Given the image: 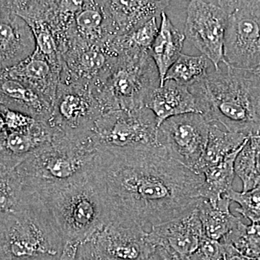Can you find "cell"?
<instances>
[{
	"mask_svg": "<svg viewBox=\"0 0 260 260\" xmlns=\"http://www.w3.org/2000/svg\"><path fill=\"white\" fill-rule=\"evenodd\" d=\"M107 222L147 228L197 207L204 178L173 160L159 145L137 150H99Z\"/></svg>",
	"mask_w": 260,
	"mask_h": 260,
	"instance_id": "obj_1",
	"label": "cell"
},
{
	"mask_svg": "<svg viewBox=\"0 0 260 260\" xmlns=\"http://www.w3.org/2000/svg\"><path fill=\"white\" fill-rule=\"evenodd\" d=\"M200 114L232 133L260 135V81L252 70L225 65L189 87Z\"/></svg>",
	"mask_w": 260,
	"mask_h": 260,
	"instance_id": "obj_2",
	"label": "cell"
},
{
	"mask_svg": "<svg viewBox=\"0 0 260 260\" xmlns=\"http://www.w3.org/2000/svg\"><path fill=\"white\" fill-rule=\"evenodd\" d=\"M37 194L49 208L65 244H80L107 223L105 188L96 160L88 172Z\"/></svg>",
	"mask_w": 260,
	"mask_h": 260,
	"instance_id": "obj_3",
	"label": "cell"
},
{
	"mask_svg": "<svg viewBox=\"0 0 260 260\" xmlns=\"http://www.w3.org/2000/svg\"><path fill=\"white\" fill-rule=\"evenodd\" d=\"M98 153L99 146L91 130L58 133L17 169L26 189L39 193L90 171Z\"/></svg>",
	"mask_w": 260,
	"mask_h": 260,
	"instance_id": "obj_4",
	"label": "cell"
},
{
	"mask_svg": "<svg viewBox=\"0 0 260 260\" xmlns=\"http://www.w3.org/2000/svg\"><path fill=\"white\" fill-rule=\"evenodd\" d=\"M64 246L55 220L37 192L0 218V260H59Z\"/></svg>",
	"mask_w": 260,
	"mask_h": 260,
	"instance_id": "obj_5",
	"label": "cell"
},
{
	"mask_svg": "<svg viewBox=\"0 0 260 260\" xmlns=\"http://www.w3.org/2000/svg\"><path fill=\"white\" fill-rule=\"evenodd\" d=\"M160 85L156 66L149 51H129L114 58L107 76L104 105L107 112L145 108Z\"/></svg>",
	"mask_w": 260,
	"mask_h": 260,
	"instance_id": "obj_6",
	"label": "cell"
},
{
	"mask_svg": "<svg viewBox=\"0 0 260 260\" xmlns=\"http://www.w3.org/2000/svg\"><path fill=\"white\" fill-rule=\"evenodd\" d=\"M158 121L146 108L107 112L94 121L91 131L99 150H137L158 145Z\"/></svg>",
	"mask_w": 260,
	"mask_h": 260,
	"instance_id": "obj_7",
	"label": "cell"
},
{
	"mask_svg": "<svg viewBox=\"0 0 260 260\" xmlns=\"http://www.w3.org/2000/svg\"><path fill=\"white\" fill-rule=\"evenodd\" d=\"M234 1L194 0L186 10L184 36L202 55L211 61L215 70L226 64L224 57V39L228 19L234 10Z\"/></svg>",
	"mask_w": 260,
	"mask_h": 260,
	"instance_id": "obj_8",
	"label": "cell"
},
{
	"mask_svg": "<svg viewBox=\"0 0 260 260\" xmlns=\"http://www.w3.org/2000/svg\"><path fill=\"white\" fill-rule=\"evenodd\" d=\"M224 57L225 65L238 69L260 67V1H234L225 29Z\"/></svg>",
	"mask_w": 260,
	"mask_h": 260,
	"instance_id": "obj_9",
	"label": "cell"
},
{
	"mask_svg": "<svg viewBox=\"0 0 260 260\" xmlns=\"http://www.w3.org/2000/svg\"><path fill=\"white\" fill-rule=\"evenodd\" d=\"M210 125L200 114L173 116L158 126L157 143L173 160L194 172L206 148Z\"/></svg>",
	"mask_w": 260,
	"mask_h": 260,
	"instance_id": "obj_10",
	"label": "cell"
},
{
	"mask_svg": "<svg viewBox=\"0 0 260 260\" xmlns=\"http://www.w3.org/2000/svg\"><path fill=\"white\" fill-rule=\"evenodd\" d=\"M147 232L107 222L91 239L107 260H145L152 247L147 241Z\"/></svg>",
	"mask_w": 260,
	"mask_h": 260,
	"instance_id": "obj_11",
	"label": "cell"
},
{
	"mask_svg": "<svg viewBox=\"0 0 260 260\" xmlns=\"http://www.w3.org/2000/svg\"><path fill=\"white\" fill-rule=\"evenodd\" d=\"M36 40L30 25L0 1V72L14 68L34 54Z\"/></svg>",
	"mask_w": 260,
	"mask_h": 260,
	"instance_id": "obj_12",
	"label": "cell"
},
{
	"mask_svg": "<svg viewBox=\"0 0 260 260\" xmlns=\"http://www.w3.org/2000/svg\"><path fill=\"white\" fill-rule=\"evenodd\" d=\"M205 237L197 207L177 218L154 225L146 234L149 244L169 246L184 259L198 249Z\"/></svg>",
	"mask_w": 260,
	"mask_h": 260,
	"instance_id": "obj_13",
	"label": "cell"
},
{
	"mask_svg": "<svg viewBox=\"0 0 260 260\" xmlns=\"http://www.w3.org/2000/svg\"><path fill=\"white\" fill-rule=\"evenodd\" d=\"M169 1L104 2L107 29L112 37L134 31L153 18L160 17Z\"/></svg>",
	"mask_w": 260,
	"mask_h": 260,
	"instance_id": "obj_14",
	"label": "cell"
},
{
	"mask_svg": "<svg viewBox=\"0 0 260 260\" xmlns=\"http://www.w3.org/2000/svg\"><path fill=\"white\" fill-rule=\"evenodd\" d=\"M145 108L153 113L158 126L173 116L200 114L196 100L189 87L173 80H166L162 85L154 90L147 99Z\"/></svg>",
	"mask_w": 260,
	"mask_h": 260,
	"instance_id": "obj_15",
	"label": "cell"
},
{
	"mask_svg": "<svg viewBox=\"0 0 260 260\" xmlns=\"http://www.w3.org/2000/svg\"><path fill=\"white\" fill-rule=\"evenodd\" d=\"M0 105L47 122L44 99L27 84L10 77L6 70L0 72Z\"/></svg>",
	"mask_w": 260,
	"mask_h": 260,
	"instance_id": "obj_16",
	"label": "cell"
},
{
	"mask_svg": "<svg viewBox=\"0 0 260 260\" xmlns=\"http://www.w3.org/2000/svg\"><path fill=\"white\" fill-rule=\"evenodd\" d=\"M186 38L174 26L165 13L160 15V25L158 34L149 50L160 77V85L164 84L168 70L181 54Z\"/></svg>",
	"mask_w": 260,
	"mask_h": 260,
	"instance_id": "obj_17",
	"label": "cell"
},
{
	"mask_svg": "<svg viewBox=\"0 0 260 260\" xmlns=\"http://www.w3.org/2000/svg\"><path fill=\"white\" fill-rule=\"evenodd\" d=\"M231 203L225 196L215 205L206 200H200L197 209L205 237L220 242L241 221L231 212Z\"/></svg>",
	"mask_w": 260,
	"mask_h": 260,
	"instance_id": "obj_18",
	"label": "cell"
},
{
	"mask_svg": "<svg viewBox=\"0 0 260 260\" xmlns=\"http://www.w3.org/2000/svg\"><path fill=\"white\" fill-rule=\"evenodd\" d=\"M248 138L239 133L224 131L216 124H210L206 148L194 172L202 175L205 169L223 161L229 155L240 150Z\"/></svg>",
	"mask_w": 260,
	"mask_h": 260,
	"instance_id": "obj_19",
	"label": "cell"
},
{
	"mask_svg": "<svg viewBox=\"0 0 260 260\" xmlns=\"http://www.w3.org/2000/svg\"><path fill=\"white\" fill-rule=\"evenodd\" d=\"M240 150L202 173L204 180L199 191L200 199L206 200L215 205L232 189L233 181L236 175L234 164Z\"/></svg>",
	"mask_w": 260,
	"mask_h": 260,
	"instance_id": "obj_20",
	"label": "cell"
},
{
	"mask_svg": "<svg viewBox=\"0 0 260 260\" xmlns=\"http://www.w3.org/2000/svg\"><path fill=\"white\" fill-rule=\"evenodd\" d=\"M17 167L0 157V218L18 210L30 193Z\"/></svg>",
	"mask_w": 260,
	"mask_h": 260,
	"instance_id": "obj_21",
	"label": "cell"
},
{
	"mask_svg": "<svg viewBox=\"0 0 260 260\" xmlns=\"http://www.w3.org/2000/svg\"><path fill=\"white\" fill-rule=\"evenodd\" d=\"M234 171L242 181V191L260 187V135L248 138L236 158Z\"/></svg>",
	"mask_w": 260,
	"mask_h": 260,
	"instance_id": "obj_22",
	"label": "cell"
},
{
	"mask_svg": "<svg viewBox=\"0 0 260 260\" xmlns=\"http://www.w3.org/2000/svg\"><path fill=\"white\" fill-rule=\"evenodd\" d=\"M52 70L51 61L35 50L28 59L6 71L10 77L27 84L39 93L40 84L49 83L52 78Z\"/></svg>",
	"mask_w": 260,
	"mask_h": 260,
	"instance_id": "obj_23",
	"label": "cell"
},
{
	"mask_svg": "<svg viewBox=\"0 0 260 260\" xmlns=\"http://www.w3.org/2000/svg\"><path fill=\"white\" fill-rule=\"evenodd\" d=\"M208 62L209 60L203 55L181 54L168 70L164 82L173 80L180 85L191 86L203 80L208 74Z\"/></svg>",
	"mask_w": 260,
	"mask_h": 260,
	"instance_id": "obj_24",
	"label": "cell"
},
{
	"mask_svg": "<svg viewBox=\"0 0 260 260\" xmlns=\"http://www.w3.org/2000/svg\"><path fill=\"white\" fill-rule=\"evenodd\" d=\"M220 242L231 244L244 256L260 259V224L246 225L241 220Z\"/></svg>",
	"mask_w": 260,
	"mask_h": 260,
	"instance_id": "obj_25",
	"label": "cell"
},
{
	"mask_svg": "<svg viewBox=\"0 0 260 260\" xmlns=\"http://www.w3.org/2000/svg\"><path fill=\"white\" fill-rule=\"evenodd\" d=\"M225 196L239 205L236 211L244 218L251 223L260 224V187L241 192L232 189Z\"/></svg>",
	"mask_w": 260,
	"mask_h": 260,
	"instance_id": "obj_26",
	"label": "cell"
},
{
	"mask_svg": "<svg viewBox=\"0 0 260 260\" xmlns=\"http://www.w3.org/2000/svg\"><path fill=\"white\" fill-rule=\"evenodd\" d=\"M159 27L157 18H153L134 31L121 36L126 49L149 51L158 34Z\"/></svg>",
	"mask_w": 260,
	"mask_h": 260,
	"instance_id": "obj_27",
	"label": "cell"
},
{
	"mask_svg": "<svg viewBox=\"0 0 260 260\" xmlns=\"http://www.w3.org/2000/svg\"><path fill=\"white\" fill-rule=\"evenodd\" d=\"M105 18L100 8H82L75 15V25L78 30L85 36H93L100 32Z\"/></svg>",
	"mask_w": 260,
	"mask_h": 260,
	"instance_id": "obj_28",
	"label": "cell"
},
{
	"mask_svg": "<svg viewBox=\"0 0 260 260\" xmlns=\"http://www.w3.org/2000/svg\"><path fill=\"white\" fill-rule=\"evenodd\" d=\"M36 40V51L51 61L56 57V44L52 34L44 25H30Z\"/></svg>",
	"mask_w": 260,
	"mask_h": 260,
	"instance_id": "obj_29",
	"label": "cell"
},
{
	"mask_svg": "<svg viewBox=\"0 0 260 260\" xmlns=\"http://www.w3.org/2000/svg\"><path fill=\"white\" fill-rule=\"evenodd\" d=\"M0 109L4 116L7 130L9 133L25 131L32 127L37 121L32 116L3 105H0Z\"/></svg>",
	"mask_w": 260,
	"mask_h": 260,
	"instance_id": "obj_30",
	"label": "cell"
},
{
	"mask_svg": "<svg viewBox=\"0 0 260 260\" xmlns=\"http://www.w3.org/2000/svg\"><path fill=\"white\" fill-rule=\"evenodd\" d=\"M185 260H224L223 244L205 237L198 249Z\"/></svg>",
	"mask_w": 260,
	"mask_h": 260,
	"instance_id": "obj_31",
	"label": "cell"
},
{
	"mask_svg": "<svg viewBox=\"0 0 260 260\" xmlns=\"http://www.w3.org/2000/svg\"><path fill=\"white\" fill-rule=\"evenodd\" d=\"M78 64L80 70L85 73H97L104 69V67L110 64L108 63L104 53L96 49H88L83 51L78 59Z\"/></svg>",
	"mask_w": 260,
	"mask_h": 260,
	"instance_id": "obj_32",
	"label": "cell"
},
{
	"mask_svg": "<svg viewBox=\"0 0 260 260\" xmlns=\"http://www.w3.org/2000/svg\"><path fill=\"white\" fill-rule=\"evenodd\" d=\"M152 247L145 260H185L169 246L151 244Z\"/></svg>",
	"mask_w": 260,
	"mask_h": 260,
	"instance_id": "obj_33",
	"label": "cell"
},
{
	"mask_svg": "<svg viewBox=\"0 0 260 260\" xmlns=\"http://www.w3.org/2000/svg\"><path fill=\"white\" fill-rule=\"evenodd\" d=\"M75 260H107L101 254L92 239L81 243Z\"/></svg>",
	"mask_w": 260,
	"mask_h": 260,
	"instance_id": "obj_34",
	"label": "cell"
},
{
	"mask_svg": "<svg viewBox=\"0 0 260 260\" xmlns=\"http://www.w3.org/2000/svg\"><path fill=\"white\" fill-rule=\"evenodd\" d=\"M224 249V260H260L244 256L231 244L221 242Z\"/></svg>",
	"mask_w": 260,
	"mask_h": 260,
	"instance_id": "obj_35",
	"label": "cell"
},
{
	"mask_svg": "<svg viewBox=\"0 0 260 260\" xmlns=\"http://www.w3.org/2000/svg\"><path fill=\"white\" fill-rule=\"evenodd\" d=\"M80 244L77 243H66L64 251L59 260H75Z\"/></svg>",
	"mask_w": 260,
	"mask_h": 260,
	"instance_id": "obj_36",
	"label": "cell"
},
{
	"mask_svg": "<svg viewBox=\"0 0 260 260\" xmlns=\"http://www.w3.org/2000/svg\"><path fill=\"white\" fill-rule=\"evenodd\" d=\"M7 133H8V130L5 124L4 116L0 109V139L4 138Z\"/></svg>",
	"mask_w": 260,
	"mask_h": 260,
	"instance_id": "obj_37",
	"label": "cell"
},
{
	"mask_svg": "<svg viewBox=\"0 0 260 260\" xmlns=\"http://www.w3.org/2000/svg\"><path fill=\"white\" fill-rule=\"evenodd\" d=\"M252 71L254 74L256 75V78H257L260 81V67L256 68V69L252 70Z\"/></svg>",
	"mask_w": 260,
	"mask_h": 260,
	"instance_id": "obj_38",
	"label": "cell"
}]
</instances>
